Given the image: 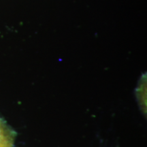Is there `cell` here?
Segmentation results:
<instances>
[{"label":"cell","instance_id":"obj_1","mask_svg":"<svg viewBox=\"0 0 147 147\" xmlns=\"http://www.w3.org/2000/svg\"><path fill=\"white\" fill-rule=\"evenodd\" d=\"M14 132L0 119V147H14Z\"/></svg>","mask_w":147,"mask_h":147}]
</instances>
